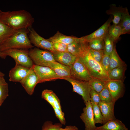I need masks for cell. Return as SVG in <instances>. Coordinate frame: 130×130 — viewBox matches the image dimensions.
I'll list each match as a JSON object with an SVG mask.
<instances>
[{
  "mask_svg": "<svg viewBox=\"0 0 130 130\" xmlns=\"http://www.w3.org/2000/svg\"><path fill=\"white\" fill-rule=\"evenodd\" d=\"M0 20L15 30L32 27L34 22L30 13L24 10L7 12L0 10Z\"/></svg>",
  "mask_w": 130,
  "mask_h": 130,
  "instance_id": "1",
  "label": "cell"
},
{
  "mask_svg": "<svg viewBox=\"0 0 130 130\" xmlns=\"http://www.w3.org/2000/svg\"><path fill=\"white\" fill-rule=\"evenodd\" d=\"M28 29L23 28L16 30L9 37L0 43L1 52L10 49H28L34 47L31 43L28 36Z\"/></svg>",
  "mask_w": 130,
  "mask_h": 130,
  "instance_id": "2",
  "label": "cell"
},
{
  "mask_svg": "<svg viewBox=\"0 0 130 130\" xmlns=\"http://www.w3.org/2000/svg\"><path fill=\"white\" fill-rule=\"evenodd\" d=\"M78 57L85 66L92 77L105 81L109 80L107 73L101 64L90 55L88 50V43H86L82 52Z\"/></svg>",
  "mask_w": 130,
  "mask_h": 130,
  "instance_id": "3",
  "label": "cell"
},
{
  "mask_svg": "<svg viewBox=\"0 0 130 130\" xmlns=\"http://www.w3.org/2000/svg\"><path fill=\"white\" fill-rule=\"evenodd\" d=\"M29 56L35 65L48 67L50 61H55L53 53L47 50L34 48L29 51Z\"/></svg>",
  "mask_w": 130,
  "mask_h": 130,
  "instance_id": "4",
  "label": "cell"
},
{
  "mask_svg": "<svg viewBox=\"0 0 130 130\" xmlns=\"http://www.w3.org/2000/svg\"><path fill=\"white\" fill-rule=\"evenodd\" d=\"M2 52L6 56H9L13 58L16 63L23 66L30 68L34 65L33 61L29 56L28 49H12Z\"/></svg>",
  "mask_w": 130,
  "mask_h": 130,
  "instance_id": "5",
  "label": "cell"
},
{
  "mask_svg": "<svg viewBox=\"0 0 130 130\" xmlns=\"http://www.w3.org/2000/svg\"><path fill=\"white\" fill-rule=\"evenodd\" d=\"M63 79L72 84L73 87V91L81 96L85 104L90 101V93L91 88L88 82L70 77L65 78Z\"/></svg>",
  "mask_w": 130,
  "mask_h": 130,
  "instance_id": "6",
  "label": "cell"
},
{
  "mask_svg": "<svg viewBox=\"0 0 130 130\" xmlns=\"http://www.w3.org/2000/svg\"><path fill=\"white\" fill-rule=\"evenodd\" d=\"M70 68V78L88 82L92 77L85 66L78 57Z\"/></svg>",
  "mask_w": 130,
  "mask_h": 130,
  "instance_id": "7",
  "label": "cell"
},
{
  "mask_svg": "<svg viewBox=\"0 0 130 130\" xmlns=\"http://www.w3.org/2000/svg\"><path fill=\"white\" fill-rule=\"evenodd\" d=\"M29 38L31 42L34 46L50 51L53 53L57 52L53 47L52 43L39 35L32 28H28Z\"/></svg>",
  "mask_w": 130,
  "mask_h": 130,
  "instance_id": "8",
  "label": "cell"
},
{
  "mask_svg": "<svg viewBox=\"0 0 130 130\" xmlns=\"http://www.w3.org/2000/svg\"><path fill=\"white\" fill-rule=\"evenodd\" d=\"M32 67L38 78L39 83L60 79L50 67L34 64Z\"/></svg>",
  "mask_w": 130,
  "mask_h": 130,
  "instance_id": "9",
  "label": "cell"
},
{
  "mask_svg": "<svg viewBox=\"0 0 130 130\" xmlns=\"http://www.w3.org/2000/svg\"><path fill=\"white\" fill-rule=\"evenodd\" d=\"M124 81L109 80L106 82L105 87L110 93L113 100L116 101L122 97L125 88Z\"/></svg>",
  "mask_w": 130,
  "mask_h": 130,
  "instance_id": "10",
  "label": "cell"
},
{
  "mask_svg": "<svg viewBox=\"0 0 130 130\" xmlns=\"http://www.w3.org/2000/svg\"><path fill=\"white\" fill-rule=\"evenodd\" d=\"M86 106L83 109V112L80 117L84 124L85 130H96L94 123L92 106L90 101L85 104Z\"/></svg>",
  "mask_w": 130,
  "mask_h": 130,
  "instance_id": "11",
  "label": "cell"
},
{
  "mask_svg": "<svg viewBox=\"0 0 130 130\" xmlns=\"http://www.w3.org/2000/svg\"><path fill=\"white\" fill-rule=\"evenodd\" d=\"M20 83L28 94L31 95L33 94L35 86L39 83L38 79L32 66L30 68L26 75Z\"/></svg>",
  "mask_w": 130,
  "mask_h": 130,
  "instance_id": "12",
  "label": "cell"
},
{
  "mask_svg": "<svg viewBox=\"0 0 130 130\" xmlns=\"http://www.w3.org/2000/svg\"><path fill=\"white\" fill-rule=\"evenodd\" d=\"M30 68L15 63V66L12 68L9 72V81L20 83L26 75Z\"/></svg>",
  "mask_w": 130,
  "mask_h": 130,
  "instance_id": "13",
  "label": "cell"
},
{
  "mask_svg": "<svg viewBox=\"0 0 130 130\" xmlns=\"http://www.w3.org/2000/svg\"><path fill=\"white\" fill-rule=\"evenodd\" d=\"M116 102L106 103L101 101L98 105L103 117L104 124L108 121L116 118L114 114V106Z\"/></svg>",
  "mask_w": 130,
  "mask_h": 130,
  "instance_id": "14",
  "label": "cell"
},
{
  "mask_svg": "<svg viewBox=\"0 0 130 130\" xmlns=\"http://www.w3.org/2000/svg\"><path fill=\"white\" fill-rule=\"evenodd\" d=\"M47 39L52 43L61 42L67 45L74 42H85L83 37L78 38L73 36H68L62 34L58 31L54 36Z\"/></svg>",
  "mask_w": 130,
  "mask_h": 130,
  "instance_id": "15",
  "label": "cell"
},
{
  "mask_svg": "<svg viewBox=\"0 0 130 130\" xmlns=\"http://www.w3.org/2000/svg\"><path fill=\"white\" fill-rule=\"evenodd\" d=\"M112 17L109 18L107 21L99 28L92 33L83 37L85 41L87 43L96 39H103L108 32V27L112 21Z\"/></svg>",
  "mask_w": 130,
  "mask_h": 130,
  "instance_id": "16",
  "label": "cell"
},
{
  "mask_svg": "<svg viewBox=\"0 0 130 130\" xmlns=\"http://www.w3.org/2000/svg\"><path fill=\"white\" fill-rule=\"evenodd\" d=\"M48 67L52 69L60 79L70 78V67L60 64L56 61H50Z\"/></svg>",
  "mask_w": 130,
  "mask_h": 130,
  "instance_id": "17",
  "label": "cell"
},
{
  "mask_svg": "<svg viewBox=\"0 0 130 130\" xmlns=\"http://www.w3.org/2000/svg\"><path fill=\"white\" fill-rule=\"evenodd\" d=\"M55 61L65 65L71 66L76 60L77 57L67 52H57L53 53Z\"/></svg>",
  "mask_w": 130,
  "mask_h": 130,
  "instance_id": "18",
  "label": "cell"
},
{
  "mask_svg": "<svg viewBox=\"0 0 130 130\" xmlns=\"http://www.w3.org/2000/svg\"><path fill=\"white\" fill-rule=\"evenodd\" d=\"M96 130H128L122 121L116 118L109 120L98 127Z\"/></svg>",
  "mask_w": 130,
  "mask_h": 130,
  "instance_id": "19",
  "label": "cell"
},
{
  "mask_svg": "<svg viewBox=\"0 0 130 130\" xmlns=\"http://www.w3.org/2000/svg\"><path fill=\"white\" fill-rule=\"evenodd\" d=\"M127 67L125 63L109 71L108 72L109 79L124 81Z\"/></svg>",
  "mask_w": 130,
  "mask_h": 130,
  "instance_id": "20",
  "label": "cell"
},
{
  "mask_svg": "<svg viewBox=\"0 0 130 130\" xmlns=\"http://www.w3.org/2000/svg\"><path fill=\"white\" fill-rule=\"evenodd\" d=\"M124 8L121 6L117 7L115 5L112 4L110 5V9L106 11V13L108 14L113 16L112 21L114 24L116 25L119 24Z\"/></svg>",
  "mask_w": 130,
  "mask_h": 130,
  "instance_id": "21",
  "label": "cell"
},
{
  "mask_svg": "<svg viewBox=\"0 0 130 130\" xmlns=\"http://www.w3.org/2000/svg\"><path fill=\"white\" fill-rule=\"evenodd\" d=\"M86 42H73L67 45V52L78 57L82 52Z\"/></svg>",
  "mask_w": 130,
  "mask_h": 130,
  "instance_id": "22",
  "label": "cell"
},
{
  "mask_svg": "<svg viewBox=\"0 0 130 130\" xmlns=\"http://www.w3.org/2000/svg\"><path fill=\"white\" fill-rule=\"evenodd\" d=\"M110 57L109 71L125 63L121 59L119 56L117 52L115 46L113 50L110 55Z\"/></svg>",
  "mask_w": 130,
  "mask_h": 130,
  "instance_id": "23",
  "label": "cell"
},
{
  "mask_svg": "<svg viewBox=\"0 0 130 130\" xmlns=\"http://www.w3.org/2000/svg\"><path fill=\"white\" fill-rule=\"evenodd\" d=\"M16 30L9 27L0 20V43L12 34Z\"/></svg>",
  "mask_w": 130,
  "mask_h": 130,
  "instance_id": "24",
  "label": "cell"
},
{
  "mask_svg": "<svg viewBox=\"0 0 130 130\" xmlns=\"http://www.w3.org/2000/svg\"><path fill=\"white\" fill-rule=\"evenodd\" d=\"M103 40L104 43L103 50L104 54L110 56L115 46L114 42L108 32L104 37Z\"/></svg>",
  "mask_w": 130,
  "mask_h": 130,
  "instance_id": "25",
  "label": "cell"
},
{
  "mask_svg": "<svg viewBox=\"0 0 130 130\" xmlns=\"http://www.w3.org/2000/svg\"><path fill=\"white\" fill-rule=\"evenodd\" d=\"M122 30V28L119 24L116 25L113 24L109 26L108 32L114 43L121 35Z\"/></svg>",
  "mask_w": 130,
  "mask_h": 130,
  "instance_id": "26",
  "label": "cell"
},
{
  "mask_svg": "<svg viewBox=\"0 0 130 130\" xmlns=\"http://www.w3.org/2000/svg\"><path fill=\"white\" fill-rule=\"evenodd\" d=\"M8 85L4 78L0 76V104L1 105L8 95Z\"/></svg>",
  "mask_w": 130,
  "mask_h": 130,
  "instance_id": "27",
  "label": "cell"
},
{
  "mask_svg": "<svg viewBox=\"0 0 130 130\" xmlns=\"http://www.w3.org/2000/svg\"><path fill=\"white\" fill-rule=\"evenodd\" d=\"M106 82L92 77L88 82L91 88L99 93L105 87Z\"/></svg>",
  "mask_w": 130,
  "mask_h": 130,
  "instance_id": "28",
  "label": "cell"
},
{
  "mask_svg": "<svg viewBox=\"0 0 130 130\" xmlns=\"http://www.w3.org/2000/svg\"><path fill=\"white\" fill-rule=\"evenodd\" d=\"M91 104L92 106L95 124H103V117L98 105L94 103Z\"/></svg>",
  "mask_w": 130,
  "mask_h": 130,
  "instance_id": "29",
  "label": "cell"
},
{
  "mask_svg": "<svg viewBox=\"0 0 130 130\" xmlns=\"http://www.w3.org/2000/svg\"><path fill=\"white\" fill-rule=\"evenodd\" d=\"M89 47L97 50H103L104 43L103 39H96L88 43Z\"/></svg>",
  "mask_w": 130,
  "mask_h": 130,
  "instance_id": "30",
  "label": "cell"
},
{
  "mask_svg": "<svg viewBox=\"0 0 130 130\" xmlns=\"http://www.w3.org/2000/svg\"><path fill=\"white\" fill-rule=\"evenodd\" d=\"M119 24L122 29L129 24H130V16L128 9L124 8L121 14V17Z\"/></svg>",
  "mask_w": 130,
  "mask_h": 130,
  "instance_id": "31",
  "label": "cell"
},
{
  "mask_svg": "<svg viewBox=\"0 0 130 130\" xmlns=\"http://www.w3.org/2000/svg\"><path fill=\"white\" fill-rule=\"evenodd\" d=\"M99 93L101 101L106 103L115 101L113 100L109 91L105 86Z\"/></svg>",
  "mask_w": 130,
  "mask_h": 130,
  "instance_id": "32",
  "label": "cell"
},
{
  "mask_svg": "<svg viewBox=\"0 0 130 130\" xmlns=\"http://www.w3.org/2000/svg\"><path fill=\"white\" fill-rule=\"evenodd\" d=\"M54 92L51 90H44L41 94L42 98L46 101L53 107Z\"/></svg>",
  "mask_w": 130,
  "mask_h": 130,
  "instance_id": "33",
  "label": "cell"
},
{
  "mask_svg": "<svg viewBox=\"0 0 130 130\" xmlns=\"http://www.w3.org/2000/svg\"><path fill=\"white\" fill-rule=\"evenodd\" d=\"M60 123L53 124L51 121H47L44 122L42 128L41 130H59L62 127Z\"/></svg>",
  "mask_w": 130,
  "mask_h": 130,
  "instance_id": "34",
  "label": "cell"
},
{
  "mask_svg": "<svg viewBox=\"0 0 130 130\" xmlns=\"http://www.w3.org/2000/svg\"><path fill=\"white\" fill-rule=\"evenodd\" d=\"M88 50L91 56L96 61L100 64L104 54V50H95L90 48L88 46Z\"/></svg>",
  "mask_w": 130,
  "mask_h": 130,
  "instance_id": "35",
  "label": "cell"
},
{
  "mask_svg": "<svg viewBox=\"0 0 130 130\" xmlns=\"http://www.w3.org/2000/svg\"><path fill=\"white\" fill-rule=\"evenodd\" d=\"M90 102L91 104L98 105L101 102L99 93L91 88L90 93Z\"/></svg>",
  "mask_w": 130,
  "mask_h": 130,
  "instance_id": "36",
  "label": "cell"
},
{
  "mask_svg": "<svg viewBox=\"0 0 130 130\" xmlns=\"http://www.w3.org/2000/svg\"><path fill=\"white\" fill-rule=\"evenodd\" d=\"M110 63V56L104 54L101 61L100 64L107 73L109 71Z\"/></svg>",
  "mask_w": 130,
  "mask_h": 130,
  "instance_id": "37",
  "label": "cell"
},
{
  "mask_svg": "<svg viewBox=\"0 0 130 130\" xmlns=\"http://www.w3.org/2000/svg\"><path fill=\"white\" fill-rule=\"evenodd\" d=\"M52 43L53 47L57 52H67V45L61 42Z\"/></svg>",
  "mask_w": 130,
  "mask_h": 130,
  "instance_id": "38",
  "label": "cell"
},
{
  "mask_svg": "<svg viewBox=\"0 0 130 130\" xmlns=\"http://www.w3.org/2000/svg\"><path fill=\"white\" fill-rule=\"evenodd\" d=\"M52 108L54 110L56 116L58 119L60 123L62 125H65L66 124V120L64 113L62 110L54 107Z\"/></svg>",
  "mask_w": 130,
  "mask_h": 130,
  "instance_id": "39",
  "label": "cell"
},
{
  "mask_svg": "<svg viewBox=\"0 0 130 130\" xmlns=\"http://www.w3.org/2000/svg\"><path fill=\"white\" fill-rule=\"evenodd\" d=\"M53 97L54 98V102L53 107H55L60 110H62L61 107L60 105V100L58 97L54 93L53 94Z\"/></svg>",
  "mask_w": 130,
  "mask_h": 130,
  "instance_id": "40",
  "label": "cell"
},
{
  "mask_svg": "<svg viewBox=\"0 0 130 130\" xmlns=\"http://www.w3.org/2000/svg\"><path fill=\"white\" fill-rule=\"evenodd\" d=\"M59 130H79V129L75 126L69 125L66 126L64 128H61Z\"/></svg>",
  "mask_w": 130,
  "mask_h": 130,
  "instance_id": "41",
  "label": "cell"
},
{
  "mask_svg": "<svg viewBox=\"0 0 130 130\" xmlns=\"http://www.w3.org/2000/svg\"><path fill=\"white\" fill-rule=\"evenodd\" d=\"M130 31V24H129L122 29L121 35L129 33Z\"/></svg>",
  "mask_w": 130,
  "mask_h": 130,
  "instance_id": "42",
  "label": "cell"
},
{
  "mask_svg": "<svg viewBox=\"0 0 130 130\" xmlns=\"http://www.w3.org/2000/svg\"><path fill=\"white\" fill-rule=\"evenodd\" d=\"M6 57V56L3 52L0 51V57L2 58L5 59Z\"/></svg>",
  "mask_w": 130,
  "mask_h": 130,
  "instance_id": "43",
  "label": "cell"
},
{
  "mask_svg": "<svg viewBox=\"0 0 130 130\" xmlns=\"http://www.w3.org/2000/svg\"><path fill=\"white\" fill-rule=\"evenodd\" d=\"M5 74L1 72L0 71V76H4Z\"/></svg>",
  "mask_w": 130,
  "mask_h": 130,
  "instance_id": "44",
  "label": "cell"
},
{
  "mask_svg": "<svg viewBox=\"0 0 130 130\" xmlns=\"http://www.w3.org/2000/svg\"><path fill=\"white\" fill-rule=\"evenodd\" d=\"M1 105L0 104V106Z\"/></svg>",
  "mask_w": 130,
  "mask_h": 130,
  "instance_id": "45",
  "label": "cell"
}]
</instances>
